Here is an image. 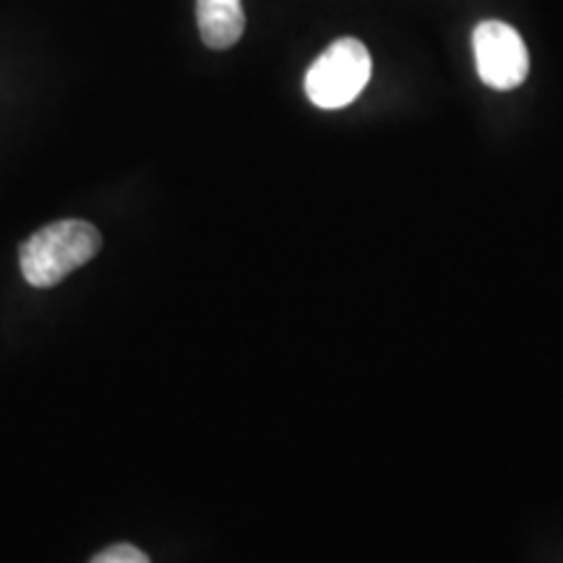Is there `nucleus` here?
<instances>
[{
    "label": "nucleus",
    "instance_id": "1",
    "mask_svg": "<svg viewBox=\"0 0 563 563\" xmlns=\"http://www.w3.org/2000/svg\"><path fill=\"white\" fill-rule=\"evenodd\" d=\"M102 249V235L84 220H60L34 232L19 249V264L32 287H55L89 264Z\"/></svg>",
    "mask_w": 563,
    "mask_h": 563
},
{
    "label": "nucleus",
    "instance_id": "2",
    "mask_svg": "<svg viewBox=\"0 0 563 563\" xmlns=\"http://www.w3.org/2000/svg\"><path fill=\"white\" fill-rule=\"evenodd\" d=\"M371 53L361 40L342 37L323 51L306 74V95L316 108L340 110L361 97L371 81Z\"/></svg>",
    "mask_w": 563,
    "mask_h": 563
},
{
    "label": "nucleus",
    "instance_id": "3",
    "mask_svg": "<svg viewBox=\"0 0 563 563\" xmlns=\"http://www.w3.org/2000/svg\"><path fill=\"white\" fill-rule=\"evenodd\" d=\"M473 51L477 76L490 89H517L530 74V55L522 34L506 21H481L473 32Z\"/></svg>",
    "mask_w": 563,
    "mask_h": 563
},
{
    "label": "nucleus",
    "instance_id": "4",
    "mask_svg": "<svg viewBox=\"0 0 563 563\" xmlns=\"http://www.w3.org/2000/svg\"><path fill=\"white\" fill-rule=\"evenodd\" d=\"M196 21L203 45L211 51H228L245 32L241 0H196Z\"/></svg>",
    "mask_w": 563,
    "mask_h": 563
},
{
    "label": "nucleus",
    "instance_id": "5",
    "mask_svg": "<svg viewBox=\"0 0 563 563\" xmlns=\"http://www.w3.org/2000/svg\"><path fill=\"white\" fill-rule=\"evenodd\" d=\"M89 563H152V561H150V555H146L144 551H139L136 545L118 543V545L104 548V551L97 553Z\"/></svg>",
    "mask_w": 563,
    "mask_h": 563
}]
</instances>
